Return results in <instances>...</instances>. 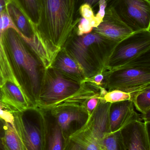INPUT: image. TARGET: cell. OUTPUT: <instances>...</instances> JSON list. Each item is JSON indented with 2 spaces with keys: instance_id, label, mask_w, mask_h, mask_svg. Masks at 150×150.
Listing matches in <instances>:
<instances>
[{
  "instance_id": "cell-1",
  "label": "cell",
  "mask_w": 150,
  "mask_h": 150,
  "mask_svg": "<svg viewBox=\"0 0 150 150\" xmlns=\"http://www.w3.org/2000/svg\"><path fill=\"white\" fill-rule=\"evenodd\" d=\"M76 0H38V18L33 27L37 54L45 69L52 67L74 33Z\"/></svg>"
},
{
  "instance_id": "cell-2",
  "label": "cell",
  "mask_w": 150,
  "mask_h": 150,
  "mask_svg": "<svg viewBox=\"0 0 150 150\" xmlns=\"http://www.w3.org/2000/svg\"><path fill=\"white\" fill-rule=\"evenodd\" d=\"M4 36L14 75L22 91L36 108L45 69L39 59L15 29L6 30Z\"/></svg>"
},
{
  "instance_id": "cell-3",
  "label": "cell",
  "mask_w": 150,
  "mask_h": 150,
  "mask_svg": "<svg viewBox=\"0 0 150 150\" xmlns=\"http://www.w3.org/2000/svg\"><path fill=\"white\" fill-rule=\"evenodd\" d=\"M117 44L93 31L80 36L74 33L62 50L77 64L84 76V83L105 71Z\"/></svg>"
},
{
  "instance_id": "cell-4",
  "label": "cell",
  "mask_w": 150,
  "mask_h": 150,
  "mask_svg": "<svg viewBox=\"0 0 150 150\" xmlns=\"http://www.w3.org/2000/svg\"><path fill=\"white\" fill-rule=\"evenodd\" d=\"M82 84L54 68L45 70L37 108L45 111L53 109L80 91Z\"/></svg>"
},
{
  "instance_id": "cell-5",
  "label": "cell",
  "mask_w": 150,
  "mask_h": 150,
  "mask_svg": "<svg viewBox=\"0 0 150 150\" xmlns=\"http://www.w3.org/2000/svg\"><path fill=\"white\" fill-rule=\"evenodd\" d=\"M14 123L24 150H45V119L42 110L30 108L17 112Z\"/></svg>"
},
{
  "instance_id": "cell-6",
  "label": "cell",
  "mask_w": 150,
  "mask_h": 150,
  "mask_svg": "<svg viewBox=\"0 0 150 150\" xmlns=\"http://www.w3.org/2000/svg\"><path fill=\"white\" fill-rule=\"evenodd\" d=\"M104 73L105 86L109 91L120 90L131 93L132 97L150 86V69H148L123 67Z\"/></svg>"
},
{
  "instance_id": "cell-7",
  "label": "cell",
  "mask_w": 150,
  "mask_h": 150,
  "mask_svg": "<svg viewBox=\"0 0 150 150\" xmlns=\"http://www.w3.org/2000/svg\"><path fill=\"white\" fill-rule=\"evenodd\" d=\"M150 47V30L133 33L116 45L108 61L105 71L124 67Z\"/></svg>"
},
{
  "instance_id": "cell-8",
  "label": "cell",
  "mask_w": 150,
  "mask_h": 150,
  "mask_svg": "<svg viewBox=\"0 0 150 150\" xmlns=\"http://www.w3.org/2000/svg\"><path fill=\"white\" fill-rule=\"evenodd\" d=\"M113 7L133 33L150 30V0H117Z\"/></svg>"
},
{
  "instance_id": "cell-9",
  "label": "cell",
  "mask_w": 150,
  "mask_h": 150,
  "mask_svg": "<svg viewBox=\"0 0 150 150\" xmlns=\"http://www.w3.org/2000/svg\"><path fill=\"white\" fill-rule=\"evenodd\" d=\"M47 111L55 119L66 139L84 127L90 116L85 106H61Z\"/></svg>"
},
{
  "instance_id": "cell-10",
  "label": "cell",
  "mask_w": 150,
  "mask_h": 150,
  "mask_svg": "<svg viewBox=\"0 0 150 150\" xmlns=\"http://www.w3.org/2000/svg\"><path fill=\"white\" fill-rule=\"evenodd\" d=\"M93 31L117 43L133 33L120 19L113 6L107 8L103 21Z\"/></svg>"
},
{
  "instance_id": "cell-11",
  "label": "cell",
  "mask_w": 150,
  "mask_h": 150,
  "mask_svg": "<svg viewBox=\"0 0 150 150\" xmlns=\"http://www.w3.org/2000/svg\"><path fill=\"white\" fill-rule=\"evenodd\" d=\"M120 131L126 150H150L145 123L142 120L132 121Z\"/></svg>"
},
{
  "instance_id": "cell-12",
  "label": "cell",
  "mask_w": 150,
  "mask_h": 150,
  "mask_svg": "<svg viewBox=\"0 0 150 150\" xmlns=\"http://www.w3.org/2000/svg\"><path fill=\"white\" fill-rule=\"evenodd\" d=\"M109 119L110 133L120 131L132 121L142 120L140 115L135 111L132 100L112 103Z\"/></svg>"
},
{
  "instance_id": "cell-13",
  "label": "cell",
  "mask_w": 150,
  "mask_h": 150,
  "mask_svg": "<svg viewBox=\"0 0 150 150\" xmlns=\"http://www.w3.org/2000/svg\"><path fill=\"white\" fill-rule=\"evenodd\" d=\"M102 138L88 120L82 128L66 139L63 150H99Z\"/></svg>"
},
{
  "instance_id": "cell-14",
  "label": "cell",
  "mask_w": 150,
  "mask_h": 150,
  "mask_svg": "<svg viewBox=\"0 0 150 150\" xmlns=\"http://www.w3.org/2000/svg\"><path fill=\"white\" fill-rule=\"evenodd\" d=\"M0 99L19 111L36 108L20 87L7 80L0 87Z\"/></svg>"
},
{
  "instance_id": "cell-15",
  "label": "cell",
  "mask_w": 150,
  "mask_h": 150,
  "mask_svg": "<svg viewBox=\"0 0 150 150\" xmlns=\"http://www.w3.org/2000/svg\"><path fill=\"white\" fill-rule=\"evenodd\" d=\"M7 11L17 30L24 40L34 38L32 25L27 15L15 0H10Z\"/></svg>"
},
{
  "instance_id": "cell-16",
  "label": "cell",
  "mask_w": 150,
  "mask_h": 150,
  "mask_svg": "<svg viewBox=\"0 0 150 150\" xmlns=\"http://www.w3.org/2000/svg\"><path fill=\"white\" fill-rule=\"evenodd\" d=\"M43 111L45 119V150H63L66 139L59 126L50 112Z\"/></svg>"
},
{
  "instance_id": "cell-17",
  "label": "cell",
  "mask_w": 150,
  "mask_h": 150,
  "mask_svg": "<svg viewBox=\"0 0 150 150\" xmlns=\"http://www.w3.org/2000/svg\"><path fill=\"white\" fill-rule=\"evenodd\" d=\"M52 67L79 83L84 82V76L77 64L64 52L59 54Z\"/></svg>"
},
{
  "instance_id": "cell-18",
  "label": "cell",
  "mask_w": 150,
  "mask_h": 150,
  "mask_svg": "<svg viewBox=\"0 0 150 150\" xmlns=\"http://www.w3.org/2000/svg\"><path fill=\"white\" fill-rule=\"evenodd\" d=\"M3 144L4 150H24L22 141L18 134L14 123L5 122Z\"/></svg>"
},
{
  "instance_id": "cell-19",
  "label": "cell",
  "mask_w": 150,
  "mask_h": 150,
  "mask_svg": "<svg viewBox=\"0 0 150 150\" xmlns=\"http://www.w3.org/2000/svg\"><path fill=\"white\" fill-rule=\"evenodd\" d=\"M99 150H126L120 131L105 134L100 141Z\"/></svg>"
},
{
  "instance_id": "cell-20",
  "label": "cell",
  "mask_w": 150,
  "mask_h": 150,
  "mask_svg": "<svg viewBox=\"0 0 150 150\" xmlns=\"http://www.w3.org/2000/svg\"><path fill=\"white\" fill-rule=\"evenodd\" d=\"M132 101L137 111L143 113L150 109V86L132 95Z\"/></svg>"
},
{
  "instance_id": "cell-21",
  "label": "cell",
  "mask_w": 150,
  "mask_h": 150,
  "mask_svg": "<svg viewBox=\"0 0 150 150\" xmlns=\"http://www.w3.org/2000/svg\"><path fill=\"white\" fill-rule=\"evenodd\" d=\"M27 15L32 25L36 24L38 18V0H15Z\"/></svg>"
},
{
  "instance_id": "cell-22",
  "label": "cell",
  "mask_w": 150,
  "mask_h": 150,
  "mask_svg": "<svg viewBox=\"0 0 150 150\" xmlns=\"http://www.w3.org/2000/svg\"><path fill=\"white\" fill-rule=\"evenodd\" d=\"M101 98L105 102L114 103L131 100L132 95L123 91L114 90L107 92Z\"/></svg>"
},
{
  "instance_id": "cell-23",
  "label": "cell",
  "mask_w": 150,
  "mask_h": 150,
  "mask_svg": "<svg viewBox=\"0 0 150 150\" xmlns=\"http://www.w3.org/2000/svg\"><path fill=\"white\" fill-rule=\"evenodd\" d=\"M19 111L0 99V118L5 122L14 123L15 114Z\"/></svg>"
},
{
  "instance_id": "cell-24",
  "label": "cell",
  "mask_w": 150,
  "mask_h": 150,
  "mask_svg": "<svg viewBox=\"0 0 150 150\" xmlns=\"http://www.w3.org/2000/svg\"><path fill=\"white\" fill-rule=\"evenodd\" d=\"M123 67L143 68L150 69V47L137 58L122 67Z\"/></svg>"
},
{
  "instance_id": "cell-25",
  "label": "cell",
  "mask_w": 150,
  "mask_h": 150,
  "mask_svg": "<svg viewBox=\"0 0 150 150\" xmlns=\"http://www.w3.org/2000/svg\"><path fill=\"white\" fill-rule=\"evenodd\" d=\"M79 11L81 17L88 20L93 29L99 25L96 20L92 7L90 4L86 3L82 4L79 8Z\"/></svg>"
},
{
  "instance_id": "cell-26",
  "label": "cell",
  "mask_w": 150,
  "mask_h": 150,
  "mask_svg": "<svg viewBox=\"0 0 150 150\" xmlns=\"http://www.w3.org/2000/svg\"><path fill=\"white\" fill-rule=\"evenodd\" d=\"M93 28L88 20L81 18L75 30L77 36H80L92 32Z\"/></svg>"
},
{
  "instance_id": "cell-27",
  "label": "cell",
  "mask_w": 150,
  "mask_h": 150,
  "mask_svg": "<svg viewBox=\"0 0 150 150\" xmlns=\"http://www.w3.org/2000/svg\"><path fill=\"white\" fill-rule=\"evenodd\" d=\"M99 10L95 15L96 20L99 24L103 21L105 14L106 9L108 7V3L107 0H100L98 3Z\"/></svg>"
},
{
  "instance_id": "cell-28",
  "label": "cell",
  "mask_w": 150,
  "mask_h": 150,
  "mask_svg": "<svg viewBox=\"0 0 150 150\" xmlns=\"http://www.w3.org/2000/svg\"><path fill=\"white\" fill-rule=\"evenodd\" d=\"M100 98L101 97H98V96L91 97L87 100L85 107L87 112L89 114V115H91V114L93 112L96 107L98 106Z\"/></svg>"
},
{
  "instance_id": "cell-29",
  "label": "cell",
  "mask_w": 150,
  "mask_h": 150,
  "mask_svg": "<svg viewBox=\"0 0 150 150\" xmlns=\"http://www.w3.org/2000/svg\"><path fill=\"white\" fill-rule=\"evenodd\" d=\"M105 79V74L104 72L98 73L93 76L92 78L86 80L85 82H91L94 83L98 86H100L103 84L104 80Z\"/></svg>"
},
{
  "instance_id": "cell-30",
  "label": "cell",
  "mask_w": 150,
  "mask_h": 150,
  "mask_svg": "<svg viewBox=\"0 0 150 150\" xmlns=\"http://www.w3.org/2000/svg\"><path fill=\"white\" fill-rule=\"evenodd\" d=\"M5 125V122L0 118V150H4L3 144V139L4 136Z\"/></svg>"
},
{
  "instance_id": "cell-31",
  "label": "cell",
  "mask_w": 150,
  "mask_h": 150,
  "mask_svg": "<svg viewBox=\"0 0 150 150\" xmlns=\"http://www.w3.org/2000/svg\"><path fill=\"white\" fill-rule=\"evenodd\" d=\"M141 117L142 120L145 123L150 122V109L144 113H142Z\"/></svg>"
},
{
  "instance_id": "cell-32",
  "label": "cell",
  "mask_w": 150,
  "mask_h": 150,
  "mask_svg": "<svg viewBox=\"0 0 150 150\" xmlns=\"http://www.w3.org/2000/svg\"><path fill=\"white\" fill-rule=\"evenodd\" d=\"M10 0H0V13L7 10V6Z\"/></svg>"
},
{
  "instance_id": "cell-33",
  "label": "cell",
  "mask_w": 150,
  "mask_h": 150,
  "mask_svg": "<svg viewBox=\"0 0 150 150\" xmlns=\"http://www.w3.org/2000/svg\"><path fill=\"white\" fill-rule=\"evenodd\" d=\"M145 123V126H146V131H147V134H148V138H149L150 145V122Z\"/></svg>"
},
{
  "instance_id": "cell-34",
  "label": "cell",
  "mask_w": 150,
  "mask_h": 150,
  "mask_svg": "<svg viewBox=\"0 0 150 150\" xmlns=\"http://www.w3.org/2000/svg\"><path fill=\"white\" fill-rule=\"evenodd\" d=\"M0 93H1V90H0Z\"/></svg>"
}]
</instances>
